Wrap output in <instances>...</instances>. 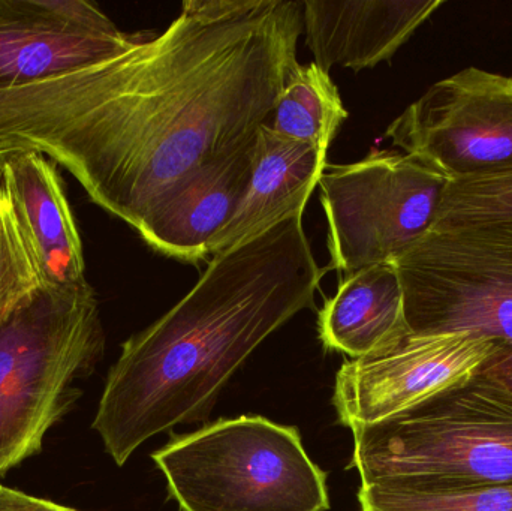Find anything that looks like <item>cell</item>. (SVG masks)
<instances>
[{"mask_svg":"<svg viewBox=\"0 0 512 511\" xmlns=\"http://www.w3.org/2000/svg\"><path fill=\"white\" fill-rule=\"evenodd\" d=\"M182 511H327V474L292 426L219 420L153 453Z\"/></svg>","mask_w":512,"mask_h":511,"instance_id":"cell-5","label":"cell"},{"mask_svg":"<svg viewBox=\"0 0 512 511\" xmlns=\"http://www.w3.org/2000/svg\"><path fill=\"white\" fill-rule=\"evenodd\" d=\"M348 113L330 74L315 62L295 63L274 107L271 129L328 152Z\"/></svg>","mask_w":512,"mask_h":511,"instance_id":"cell-16","label":"cell"},{"mask_svg":"<svg viewBox=\"0 0 512 511\" xmlns=\"http://www.w3.org/2000/svg\"><path fill=\"white\" fill-rule=\"evenodd\" d=\"M393 264L412 333L512 345V224L435 222Z\"/></svg>","mask_w":512,"mask_h":511,"instance_id":"cell-6","label":"cell"},{"mask_svg":"<svg viewBox=\"0 0 512 511\" xmlns=\"http://www.w3.org/2000/svg\"><path fill=\"white\" fill-rule=\"evenodd\" d=\"M361 483L418 489L512 483V390L474 377L390 419L351 428Z\"/></svg>","mask_w":512,"mask_h":511,"instance_id":"cell-4","label":"cell"},{"mask_svg":"<svg viewBox=\"0 0 512 511\" xmlns=\"http://www.w3.org/2000/svg\"><path fill=\"white\" fill-rule=\"evenodd\" d=\"M0 511H80L53 503L45 498L33 497L15 489L0 488Z\"/></svg>","mask_w":512,"mask_h":511,"instance_id":"cell-21","label":"cell"},{"mask_svg":"<svg viewBox=\"0 0 512 511\" xmlns=\"http://www.w3.org/2000/svg\"><path fill=\"white\" fill-rule=\"evenodd\" d=\"M0 488H2V485H0Z\"/></svg>","mask_w":512,"mask_h":511,"instance_id":"cell-23","label":"cell"},{"mask_svg":"<svg viewBox=\"0 0 512 511\" xmlns=\"http://www.w3.org/2000/svg\"><path fill=\"white\" fill-rule=\"evenodd\" d=\"M512 390V345H499L481 371Z\"/></svg>","mask_w":512,"mask_h":511,"instance_id":"cell-22","label":"cell"},{"mask_svg":"<svg viewBox=\"0 0 512 511\" xmlns=\"http://www.w3.org/2000/svg\"><path fill=\"white\" fill-rule=\"evenodd\" d=\"M252 149L213 162L165 195L137 233L162 255L197 263L239 209L252 173Z\"/></svg>","mask_w":512,"mask_h":511,"instance_id":"cell-11","label":"cell"},{"mask_svg":"<svg viewBox=\"0 0 512 511\" xmlns=\"http://www.w3.org/2000/svg\"><path fill=\"white\" fill-rule=\"evenodd\" d=\"M463 221L512 224V168L447 183L435 222Z\"/></svg>","mask_w":512,"mask_h":511,"instance_id":"cell-19","label":"cell"},{"mask_svg":"<svg viewBox=\"0 0 512 511\" xmlns=\"http://www.w3.org/2000/svg\"><path fill=\"white\" fill-rule=\"evenodd\" d=\"M498 347L466 333L409 332L391 347L339 369L333 396L337 416L354 428L405 413L474 377Z\"/></svg>","mask_w":512,"mask_h":511,"instance_id":"cell-9","label":"cell"},{"mask_svg":"<svg viewBox=\"0 0 512 511\" xmlns=\"http://www.w3.org/2000/svg\"><path fill=\"white\" fill-rule=\"evenodd\" d=\"M0 17L30 18L80 32L117 35L116 24L86 0H0Z\"/></svg>","mask_w":512,"mask_h":511,"instance_id":"cell-20","label":"cell"},{"mask_svg":"<svg viewBox=\"0 0 512 511\" xmlns=\"http://www.w3.org/2000/svg\"><path fill=\"white\" fill-rule=\"evenodd\" d=\"M301 33L303 2L186 0L155 38L0 89V155L42 153L137 231L180 183L255 143Z\"/></svg>","mask_w":512,"mask_h":511,"instance_id":"cell-1","label":"cell"},{"mask_svg":"<svg viewBox=\"0 0 512 511\" xmlns=\"http://www.w3.org/2000/svg\"><path fill=\"white\" fill-rule=\"evenodd\" d=\"M325 168V150L283 137L262 125L252 149L248 191L227 227L210 245V255L215 257L306 209Z\"/></svg>","mask_w":512,"mask_h":511,"instance_id":"cell-13","label":"cell"},{"mask_svg":"<svg viewBox=\"0 0 512 511\" xmlns=\"http://www.w3.org/2000/svg\"><path fill=\"white\" fill-rule=\"evenodd\" d=\"M409 332L402 284L393 263L346 276L319 312L322 344L354 360L391 347Z\"/></svg>","mask_w":512,"mask_h":511,"instance_id":"cell-14","label":"cell"},{"mask_svg":"<svg viewBox=\"0 0 512 511\" xmlns=\"http://www.w3.org/2000/svg\"><path fill=\"white\" fill-rule=\"evenodd\" d=\"M448 182L512 168V77L462 69L409 105L385 132Z\"/></svg>","mask_w":512,"mask_h":511,"instance_id":"cell-8","label":"cell"},{"mask_svg":"<svg viewBox=\"0 0 512 511\" xmlns=\"http://www.w3.org/2000/svg\"><path fill=\"white\" fill-rule=\"evenodd\" d=\"M45 282L0 174V324Z\"/></svg>","mask_w":512,"mask_h":511,"instance_id":"cell-18","label":"cell"},{"mask_svg":"<svg viewBox=\"0 0 512 511\" xmlns=\"http://www.w3.org/2000/svg\"><path fill=\"white\" fill-rule=\"evenodd\" d=\"M442 5V0H304L306 45L328 74L334 66L373 68L390 60Z\"/></svg>","mask_w":512,"mask_h":511,"instance_id":"cell-10","label":"cell"},{"mask_svg":"<svg viewBox=\"0 0 512 511\" xmlns=\"http://www.w3.org/2000/svg\"><path fill=\"white\" fill-rule=\"evenodd\" d=\"M327 168L318 185L331 269L346 276L402 257L432 227L448 183L403 152Z\"/></svg>","mask_w":512,"mask_h":511,"instance_id":"cell-7","label":"cell"},{"mask_svg":"<svg viewBox=\"0 0 512 511\" xmlns=\"http://www.w3.org/2000/svg\"><path fill=\"white\" fill-rule=\"evenodd\" d=\"M363 511H512V483L418 489L390 480L361 483Z\"/></svg>","mask_w":512,"mask_h":511,"instance_id":"cell-17","label":"cell"},{"mask_svg":"<svg viewBox=\"0 0 512 511\" xmlns=\"http://www.w3.org/2000/svg\"><path fill=\"white\" fill-rule=\"evenodd\" d=\"M303 216L215 255L170 312L122 345L92 423L117 467L150 438L203 420L256 348L315 308L331 266L316 263Z\"/></svg>","mask_w":512,"mask_h":511,"instance_id":"cell-2","label":"cell"},{"mask_svg":"<svg viewBox=\"0 0 512 511\" xmlns=\"http://www.w3.org/2000/svg\"><path fill=\"white\" fill-rule=\"evenodd\" d=\"M143 35L80 32L47 21L0 17V89L26 86L107 59Z\"/></svg>","mask_w":512,"mask_h":511,"instance_id":"cell-15","label":"cell"},{"mask_svg":"<svg viewBox=\"0 0 512 511\" xmlns=\"http://www.w3.org/2000/svg\"><path fill=\"white\" fill-rule=\"evenodd\" d=\"M105 353L95 288L45 282L0 324V477L39 455Z\"/></svg>","mask_w":512,"mask_h":511,"instance_id":"cell-3","label":"cell"},{"mask_svg":"<svg viewBox=\"0 0 512 511\" xmlns=\"http://www.w3.org/2000/svg\"><path fill=\"white\" fill-rule=\"evenodd\" d=\"M0 174L45 281H86L83 242L57 165L23 150L0 155Z\"/></svg>","mask_w":512,"mask_h":511,"instance_id":"cell-12","label":"cell"}]
</instances>
